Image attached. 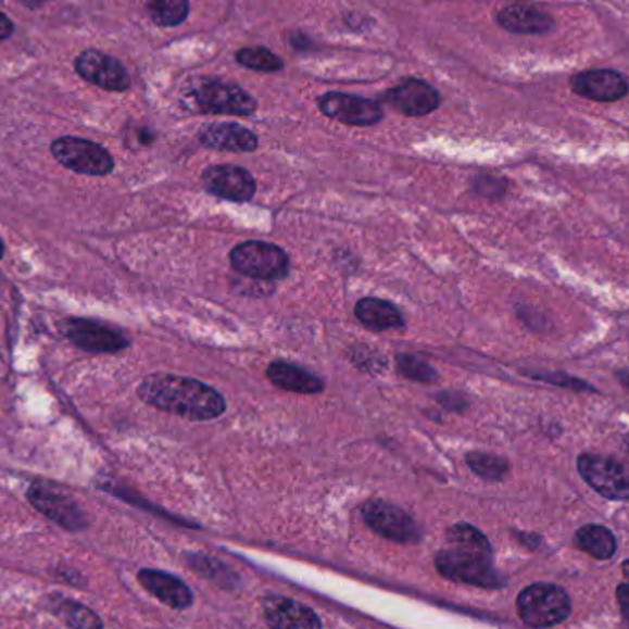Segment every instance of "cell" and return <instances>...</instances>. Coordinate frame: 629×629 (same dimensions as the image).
Listing matches in <instances>:
<instances>
[{
  "mask_svg": "<svg viewBox=\"0 0 629 629\" xmlns=\"http://www.w3.org/2000/svg\"><path fill=\"white\" fill-rule=\"evenodd\" d=\"M138 398L162 413L175 414L192 422H210L227 411V400L214 387L199 379L151 374L138 385Z\"/></svg>",
  "mask_w": 629,
  "mask_h": 629,
  "instance_id": "1",
  "label": "cell"
},
{
  "mask_svg": "<svg viewBox=\"0 0 629 629\" xmlns=\"http://www.w3.org/2000/svg\"><path fill=\"white\" fill-rule=\"evenodd\" d=\"M438 573L455 581V583H468L475 588L498 589L503 588V576L499 575L492 564V554L480 552L462 551L450 546L440 551L435 557Z\"/></svg>",
  "mask_w": 629,
  "mask_h": 629,
  "instance_id": "2",
  "label": "cell"
},
{
  "mask_svg": "<svg viewBox=\"0 0 629 629\" xmlns=\"http://www.w3.org/2000/svg\"><path fill=\"white\" fill-rule=\"evenodd\" d=\"M228 259L236 273L260 282L282 280L289 273L288 252L269 241H243L230 251Z\"/></svg>",
  "mask_w": 629,
  "mask_h": 629,
  "instance_id": "3",
  "label": "cell"
},
{
  "mask_svg": "<svg viewBox=\"0 0 629 629\" xmlns=\"http://www.w3.org/2000/svg\"><path fill=\"white\" fill-rule=\"evenodd\" d=\"M573 612L569 594L552 583H532L517 596V613L530 628H551Z\"/></svg>",
  "mask_w": 629,
  "mask_h": 629,
  "instance_id": "4",
  "label": "cell"
},
{
  "mask_svg": "<svg viewBox=\"0 0 629 629\" xmlns=\"http://www.w3.org/2000/svg\"><path fill=\"white\" fill-rule=\"evenodd\" d=\"M50 151L61 166L76 174L103 177L114 169V159L103 146L79 137H61L52 142Z\"/></svg>",
  "mask_w": 629,
  "mask_h": 629,
  "instance_id": "5",
  "label": "cell"
},
{
  "mask_svg": "<svg viewBox=\"0 0 629 629\" xmlns=\"http://www.w3.org/2000/svg\"><path fill=\"white\" fill-rule=\"evenodd\" d=\"M578 471L594 492L615 501H629V468L612 456L583 453L578 458Z\"/></svg>",
  "mask_w": 629,
  "mask_h": 629,
  "instance_id": "6",
  "label": "cell"
},
{
  "mask_svg": "<svg viewBox=\"0 0 629 629\" xmlns=\"http://www.w3.org/2000/svg\"><path fill=\"white\" fill-rule=\"evenodd\" d=\"M60 328L61 334L73 342L74 347L92 354H116L131 344L129 337L121 330L87 318H66L60 324Z\"/></svg>",
  "mask_w": 629,
  "mask_h": 629,
  "instance_id": "7",
  "label": "cell"
},
{
  "mask_svg": "<svg viewBox=\"0 0 629 629\" xmlns=\"http://www.w3.org/2000/svg\"><path fill=\"white\" fill-rule=\"evenodd\" d=\"M361 516L374 532L395 543H416L419 528L407 512L379 499H370L361 506Z\"/></svg>",
  "mask_w": 629,
  "mask_h": 629,
  "instance_id": "8",
  "label": "cell"
},
{
  "mask_svg": "<svg viewBox=\"0 0 629 629\" xmlns=\"http://www.w3.org/2000/svg\"><path fill=\"white\" fill-rule=\"evenodd\" d=\"M193 102L201 113L209 114H235V116H249L254 113L259 103L241 89L238 85L212 84L201 85L193 90Z\"/></svg>",
  "mask_w": 629,
  "mask_h": 629,
  "instance_id": "9",
  "label": "cell"
},
{
  "mask_svg": "<svg viewBox=\"0 0 629 629\" xmlns=\"http://www.w3.org/2000/svg\"><path fill=\"white\" fill-rule=\"evenodd\" d=\"M28 501L37 512H41L42 516L49 517L50 521L58 523L66 530H84L89 525L78 503L54 486L42 485V482L32 485L28 490Z\"/></svg>",
  "mask_w": 629,
  "mask_h": 629,
  "instance_id": "10",
  "label": "cell"
},
{
  "mask_svg": "<svg viewBox=\"0 0 629 629\" xmlns=\"http://www.w3.org/2000/svg\"><path fill=\"white\" fill-rule=\"evenodd\" d=\"M318 109L331 121L347 126H374L383 121V108L378 102L344 92H328L318 98Z\"/></svg>",
  "mask_w": 629,
  "mask_h": 629,
  "instance_id": "11",
  "label": "cell"
},
{
  "mask_svg": "<svg viewBox=\"0 0 629 629\" xmlns=\"http://www.w3.org/2000/svg\"><path fill=\"white\" fill-rule=\"evenodd\" d=\"M201 180L210 196L227 199L232 203H247L256 193V180L251 172L235 164L209 166L201 175Z\"/></svg>",
  "mask_w": 629,
  "mask_h": 629,
  "instance_id": "12",
  "label": "cell"
},
{
  "mask_svg": "<svg viewBox=\"0 0 629 629\" xmlns=\"http://www.w3.org/2000/svg\"><path fill=\"white\" fill-rule=\"evenodd\" d=\"M76 73L100 89L124 92L131 87V78L121 61L98 50H85L74 61Z\"/></svg>",
  "mask_w": 629,
  "mask_h": 629,
  "instance_id": "13",
  "label": "cell"
},
{
  "mask_svg": "<svg viewBox=\"0 0 629 629\" xmlns=\"http://www.w3.org/2000/svg\"><path fill=\"white\" fill-rule=\"evenodd\" d=\"M389 105L405 116H427L440 105V95L422 79L407 78L385 95Z\"/></svg>",
  "mask_w": 629,
  "mask_h": 629,
  "instance_id": "14",
  "label": "cell"
},
{
  "mask_svg": "<svg viewBox=\"0 0 629 629\" xmlns=\"http://www.w3.org/2000/svg\"><path fill=\"white\" fill-rule=\"evenodd\" d=\"M570 89L593 102L612 103L628 97L629 81L615 71H583L570 78Z\"/></svg>",
  "mask_w": 629,
  "mask_h": 629,
  "instance_id": "15",
  "label": "cell"
},
{
  "mask_svg": "<svg viewBox=\"0 0 629 629\" xmlns=\"http://www.w3.org/2000/svg\"><path fill=\"white\" fill-rule=\"evenodd\" d=\"M264 615L271 629H323V622L312 607L286 596H267Z\"/></svg>",
  "mask_w": 629,
  "mask_h": 629,
  "instance_id": "16",
  "label": "cell"
},
{
  "mask_svg": "<svg viewBox=\"0 0 629 629\" xmlns=\"http://www.w3.org/2000/svg\"><path fill=\"white\" fill-rule=\"evenodd\" d=\"M199 142L209 150L236 153H251L259 148V137L235 122H217L204 126L199 133Z\"/></svg>",
  "mask_w": 629,
  "mask_h": 629,
  "instance_id": "17",
  "label": "cell"
},
{
  "mask_svg": "<svg viewBox=\"0 0 629 629\" xmlns=\"http://www.w3.org/2000/svg\"><path fill=\"white\" fill-rule=\"evenodd\" d=\"M140 586L153 594L162 604L169 605L174 609H186L193 604L192 589L177 576L164 573V570L142 569L138 573Z\"/></svg>",
  "mask_w": 629,
  "mask_h": 629,
  "instance_id": "18",
  "label": "cell"
},
{
  "mask_svg": "<svg viewBox=\"0 0 629 629\" xmlns=\"http://www.w3.org/2000/svg\"><path fill=\"white\" fill-rule=\"evenodd\" d=\"M267 378L278 389L297 392V394H318L323 392V379L307 372L302 366L291 365L286 361H275L267 366Z\"/></svg>",
  "mask_w": 629,
  "mask_h": 629,
  "instance_id": "19",
  "label": "cell"
},
{
  "mask_svg": "<svg viewBox=\"0 0 629 629\" xmlns=\"http://www.w3.org/2000/svg\"><path fill=\"white\" fill-rule=\"evenodd\" d=\"M354 313L357 320L372 331L405 328V318L389 300L366 297L355 304Z\"/></svg>",
  "mask_w": 629,
  "mask_h": 629,
  "instance_id": "20",
  "label": "cell"
},
{
  "mask_svg": "<svg viewBox=\"0 0 629 629\" xmlns=\"http://www.w3.org/2000/svg\"><path fill=\"white\" fill-rule=\"evenodd\" d=\"M498 23L514 34L541 36L554 30V18L532 7H508L498 13Z\"/></svg>",
  "mask_w": 629,
  "mask_h": 629,
  "instance_id": "21",
  "label": "cell"
},
{
  "mask_svg": "<svg viewBox=\"0 0 629 629\" xmlns=\"http://www.w3.org/2000/svg\"><path fill=\"white\" fill-rule=\"evenodd\" d=\"M576 545L596 559H609L617 552V540L612 530L600 525L581 527L575 536Z\"/></svg>",
  "mask_w": 629,
  "mask_h": 629,
  "instance_id": "22",
  "label": "cell"
},
{
  "mask_svg": "<svg viewBox=\"0 0 629 629\" xmlns=\"http://www.w3.org/2000/svg\"><path fill=\"white\" fill-rule=\"evenodd\" d=\"M50 607L71 629H103L102 618L76 600L58 596Z\"/></svg>",
  "mask_w": 629,
  "mask_h": 629,
  "instance_id": "23",
  "label": "cell"
},
{
  "mask_svg": "<svg viewBox=\"0 0 629 629\" xmlns=\"http://www.w3.org/2000/svg\"><path fill=\"white\" fill-rule=\"evenodd\" d=\"M146 8L155 25L172 28L185 23L190 0H146Z\"/></svg>",
  "mask_w": 629,
  "mask_h": 629,
  "instance_id": "24",
  "label": "cell"
},
{
  "mask_svg": "<svg viewBox=\"0 0 629 629\" xmlns=\"http://www.w3.org/2000/svg\"><path fill=\"white\" fill-rule=\"evenodd\" d=\"M445 538H448L450 546H455V549L480 552V554H492L493 556L492 545H490L488 538L480 532L479 528H475L474 525H468V523H456L448 530Z\"/></svg>",
  "mask_w": 629,
  "mask_h": 629,
  "instance_id": "25",
  "label": "cell"
},
{
  "mask_svg": "<svg viewBox=\"0 0 629 629\" xmlns=\"http://www.w3.org/2000/svg\"><path fill=\"white\" fill-rule=\"evenodd\" d=\"M466 464L475 475H479L480 479L492 480V482L503 480L510 471L508 462L504 458L490 455V453H480V451L468 453Z\"/></svg>",
  "mask_w": 629,
  "mask_h": 629,
  "instance_id": "26",
  "label": "cell"
},
{
  "mask_svg": "<svg viewBox=\"0 0 629 629\" xmlns=\"http://www.w3.org/2000/svg\"><path fill=\"white\" fill-rule=\"evenodd\" d=\"M395 368L400 372V376L411 379V381H416V383H438L437 370L426 361L416 357V355H395Z\"/></svg>",
  "mask_w": 629,
  "mask_h": 629,
  "instance_id": "27",
  "label": "cell"
},
{
  "mask_svg": "<svg viewBox=\"0 0 629 629\" xmlns=\"http://www.w3.org/2000/svg\"><path fill=\"white\" fill-rule=\"evenodd\" d=\"M236 60L240 65L247 66L251 71H260V73H278L284 68V61L267 49L240 50L236 54Z\"/></svg>",
  "mask_w": 629,
  "mask_h": 629,
  "instance_id": "28",
  "label": "cell"
},
{
  "mask_svg": "<svg viewBox=\"0 0 629 629\" xmlns=\"http://www.w3.org/2000/svg\"><path fill=\"white\" fill-rule=\"evenodd\" d=\"M188 562H190L193 569L199 570V575H203L204 578L216 581V583H222V586H228V569L227 567H223L216 559L203 556V554H190Z\"/></svg>",
  "mask_w": 629,
  "mask_h": 629,
  "instance_id": "29",
  "label": "cell"
},
{
  "mask_svg": "<svg viewBox=\"0 0 629 629\" xmlns=\"http://www.w3.org/2000/svg\"><path fill=\"white\" fill-rule=\"evenodd\" d=\"M354 363L355 366H360L361 370L366 372H378L383 370L385 368V361L378 352H374V350H368L365 347H357L354 350Z\"/></svg>",
  "mask_w": 629,
  "mask_h": 629,
  "instance_id": "30",
  "label": "cell"
},
{
  "mask_svg": "<svg viewBox=\"0 0 629 629\" xmlns=\"http://www.w3.org/2000/svg\"><path fill=\"white\" fill-rule=\"evenodd\" d=\"M475 190L485 198H499L504 193L503 180L493 179V177H480L479 180H475Z\"/></svg>",
  "mask_w": 629,
  "mask_h": 629,
  "instance_id": "31",
  "label": "cell"
},
{
  "mask_svg": "<svg viewBox=\"0 0 629 629\" xmlns=\"http://www.w3.org/2000/svg\"><path fill=\"white\" fill-rule=\"evenodd\" d=\"M617 600L620 605V612L626 622L629 624V583H622L617 588Z\"/></svg>",
  "mask_w": 629,
  "mask_h": 629,
  "instance_id": "32",
  "label": "cell"
},
{
  "mask_svg": "<svg viewBox=\"0 0 629 629\" xmlns=\"http://www.w3.org/2000/svg\"><path fill=\"white\" fill-rule=\"evenodd\" d=\"M13 32H15V25H13L12 18L0 12V41L10 39L13 36Z\"/></svg>",
  "mask_w": 629,
  "mask_h": 629,
  "instance_id": "33",
  "label": "cell"
},
{
  "mask_svg": "<svg viewBox=\"0 0 629 629\" xmlns=\"http://www.w3.org/2000/svg\"><path fill=\"white\" fill-rule=\"evenodd\" d=\"M26 8H32V10H36V8H41L42 4H47L49 0H21Z\"/></svg>",
  "mask_w": 629,
  "mask_h": 629,
  "instance_id": "34",
  "label": "cell"
},
{
  "mask_svg": "<svg viewBox=\"0 0 629 629\" xmlns=\"http://www.w3.org/2000/svg\"><path fill=\"white\" fill-rule=\"evenodd\" d=\"M620 379H622V383L626 385V387H629V372L628 374L620 372Z\"/></svg>",
  "mask_w": 629,
  "mask_h": 629,
  "instance_id": "35",
  "label": "cell"
},
{
  "mask_svg": "<svg viewBox=\"0 0 629 629\" xmlns=\"http://www.w3.org/2000/svg\"><path fill=\"white\" fill-rule=\"evenodd\" d=\"M622 573H624V576H626V578H628V580H629V559H628V562H624Z\"/></svg>",
  "mask_w": 629,
  "mask_h": 629,
  "instance_id": "36",
  "label": "cell"
},
{
  "mask_svg": "<svg viewBox=\"0 0 629 629\" xmlns=\"http://www.w3.org/2000/svg\"><path fill=\"white\" fill-rule=\"evenodd\" d=\"M2 254H4V246H2V240H0V259H2Z\"/></svg>",
  "mask_w": 629,
  "mask_h": 629,
  "instance_id": "37",
  "label": "cell"
},
{
  "mask_svg": "<svg viewBox=\"0 0 629 629\" xmlns=\"http://www.w3.org/2000/svg\"><path fill=\"white\" fill-rule=\"evenodd\" d=\"M626 451L629 453V437H626Z\"/></svg>",
  "mask_w": 629,
  "mask_h": 629,
  "instance_id": "38",
  "label": "cell"
}]
</instances>
